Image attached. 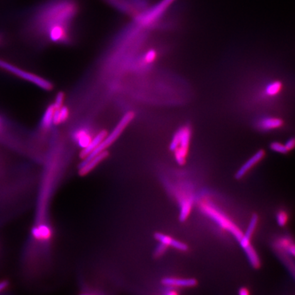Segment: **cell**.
Segmentation results:
<instances>
[{
	"instance_id": "obj_26",
	"label": "cell",
	"mask_w": 295,
	"mask_h": 295,
	"mask_svg": "<svg viewBox=\"0 0 295 295\" xmlns=\"http://www.w3.org/2000/svg\"><path fill=\"white\" fill-rule=\"evenodd\" d=\"M8 286V283L6 281H0V293L4 291Z\"/></svg>"
},
{
	"instance_id": "obj_16",
	"label": "cell",
	"mask_w": 295,
	"mask_h": 295,
	"mask_svg": "<svg viewBox=\"0 0 295 295\" xmlns=\"http://www.w3.org/2000/svg\"><path fill=\"white\" fill-rule=\"evenodd\" d=\"M55 107L54 104H49L48 107L45 109L41 122H40V127L43 130H49L53 125V115H54Z\"/></svg>"
},
{
	"instance_id": "obj_23",
	"label": "cell",
	"mask_w": 295,
	"mask_h": 295,
	"mask_svg": "<svg viewBox=\"0 0 295 295\" xmlns=\"http://www.w3.org/2000/svg\"><path fill=\"white\" fill-rule=\"evenodd\" d=\"M65 99V93L62 92H58V94H57L56 97H55L54 102H53L55 108H58V107H62V105H64Z\"/></svg>"
},
{
	"instance_id": "obj_13",
	"label": "cell",
	"mask_w": 295,
	"mask_h": 295,
	"mask_svg": "<svg viewBox=\"0 0 295 295\" xmlns=\"http://www.w3.org/2000/svg\"><path fill=\"white\" fill-rule=\"evenodd\" d=\"M193 202V198L191 195L184 194L183 197H179L180 220L181 222L186 220L187 217L190 215Z\"/></svg>"
},
{
	"instance_id": "obj_25",
	"label": "cell",
	"mask_w": 295,
	"mask_h": 295,
	"mask_svg": "<svg viewBox=\"0 0 295 295\" xmlns=\"http://www.w3.org/2000/svg\"><path fill=\"white\" fill-rule=\"evenodd\" d=\"M285 146L287 148L288 151H291V150L293 149L295 146V140L294 139H288L287 141H286V144H285Z\"/></svg>"
},
{
	"instance_id": "obj_11",
	"label": "cell",
	"mask_w": 295,
	"mask_h": 295,
	"mask_svg": "<svg viewBox=\"0 0 295 295\" xmlns=\"http://www.w3.org/2000/svg\"><path fill=\"white\" fill-rule=\"evenodd\" d=\"M162 284L167 286L176 288L193 287L196 285L194 279H183V278H166L162 279Z\"/></svg>"
},
{
	"instance_id": "obj_14",
	"label": "cell",
	"mask_w": 295,
	"mask_h": 295,
	"mask_svg": "<svg viewBox=\"0 0 295 295\" xmlns=\"http://www.w3.org/2000/svg\"><path fill=\"white\" fill-rule=\"evenodd\" d=\"M155 238L156 240L159 241V243L165 244V245L168 246H171L174 248L179 249L181 251H186L188 249V247L186 244L180 242V241L175 240L173 238L168 237L166 234L160 233H155Z\"/></svg>"
},
{
	"instance_id": "obj_6",
	"label": "cell",
	"mask_w": 295,
	"mask_h": 295,
	"mask_svg": "<svg viewBox=\"0 0 295 295\" xmlns=\"http://www.w3.org/2000/svg\"><path fill=\"white\" fill-rule=\"evenodd\" d=\"M116 11L124 15L136 17L142 13L145 7V0H104Z\"/></svg>"
},
{
	"instance_id": "obj_2",
	"label": "cell",
	"mask_w": 295,
	"mask_h": 295,
	"mask_svg": "<svg viewBox=\"0 0 295 295\" xmlns=\"http://www.w3.org/2000/svg\"><path fill=\"white\" fill-rule=\"evenodd\" d=\"M191 131L190 128L184 126L174 135L170 145V149L174 152L176 162L182 166L186 161L189 146L191 140Z\"/></svg>"
},
{
	"instance_id": "obj_8",
	"label": "cell",
	"mask_w": 295,
	"mask_h": 295,
	"mask_svg": "<svg viewBox=\"0 0 295 295\" xmlns=\"http://www.w3.org/2000/svg\"><path fill=\"white\" fill-rule=\"evenodd\" d=\"M108 152L106 150V151L101 152L99 154L95 155L90 159L84 161L81 164L80 169H79V173L80 176H86L87 174L90 173L99 163L105 159L108 156Z\"/></svg>"
},
{
	"instance_id": "obj_21",
	"label": "cell",
	"mask_w": 295,
	"mask_h": 295,
	"mask_svg": "<svg viewBox=\"0 0 295 295\" xmlns=\"http://www.w3.org/2000/svg\"><path fill=\"white\" fill-rule=\"evenodd\" d=\"M271 149L277 153H281V154H286L288 152L285 145L277 142V141L271 143Z\"/></svg>"
},
{
	"instance_id": "obj_22",
	"label": "cell",
	"mask_w": 295,
	"mask_h": 295,
	"mask_svg": "<svg viewBox=\"0 0 295 295\" xmlns=\"http://www.w3.org/2000/svg\"><path fill=\"white\" fill-rule=\"evenodd\" d=\"M288 215L286 212L279 211L277 215V222L279 226H284L287 223Z\"/></svg>"
},
{
	"instance_id": "obj_19",
	"label": "cell",
	"mask_w": 295,
	"mask_h": 295,
	"mask_svg": "<svg viewBox=\"0 0 295 295\" xmlns=\"http://www.w3.org/2000/svg\"><path fill=\"white\" fill-rule=\"evenodd\" d=\"M243 249L245 250L247 259H248L249 261L250 262L253 267H259L260 264V259L259 256H258L257 253L256 252L255 249L253 248L252 246L249 245Z\"/></svg>"
},
{
	"instance_id": "obj_3",
	"label": "cell",
	"mask_w": 295,
	"mask_h": 295,
	"mask_svg": "<svg viewBox=\"0 0 295 295\" xmlns=\"http://www.w3.org/2000/svg\"><path fill=\"white\" fill-rule=\"evenodd\" d=\"M135 116H136V114L132 111H129V112L125 113L122 117L121 118V119L120 120L119 122L117 123L114 129L111 131V133L107 134V136L104 138V139L101 143L100 145L94 151H92L87 158H84V161H87V160L90 159V158L93 157L95 155L99 154L101 152L106 151L107 148L112 146L119 139L120 136L122 134L126 128L129 125L130 123L132 122L133 119H134Z\"/></svg>"
},
{
	"instance_id": "obj_27",
	"label": "cell",
	"mask_w": 295,
	"mask_h": 295,
	"mask_svg": "<svg viewBox=\"0 0 295 295\" xmlns=\"http://www.w3.org/2000/svg\"><path fill=\"white\" fill-rule=\"evenodd\" d=\"M168 287H169L168 288V290H166V292H165V294L166 295H177V292L176 291H174V290L173 289L174 287H171V286H168Z\"/></svg>"
},
{
	"instance_id": "obj_24",
	"label": "cell",
	"mask_w": 295,
	"mask_h": 295,
	"mask_svg": "<svg viewBox=\"0 0 295 295\" xmlns=\"http://www.w3.org/2000/svg\"><path fill=\"white\" fill-rule=\"evenodd\" d=\"M167 248H168V246L160 243L155 249V256L157 258L161 257L166 252Z\"/></svg>"
},
{
	"instance_id": "obj_29",
	"label": "cell",
	"mask_w": 295,
	"mask_h": 295,
	"mask_svg": "<svg viewBox=\"0 0 295 295\" xmlns=\"http://www.w3.org/2000/svg\"><path fill=\"white\" fill-rule=\"evenodd\" d=\"M5 39H6V38H5L4 34L0 32V47L4 43Z\"/></svg>"
},
{
	"instance_id": "obj_10",
	"label": "cell",
	"mask_w": 295,
	"mask_h": 295,
	"mask_svg": "<svg viewBox=\"0 0 295 295\" xmlns=\"http://www.w3.org/2000/svg\"><path fill=\"white\" fill-rule=\"evenodd\" d=\"M107 134H108V132H107V130L103 129L98 131L97 134L95 135V136H94L88 146L87 148H84V149H82L80 155L81 157L83 158V159L87 158L92 151H94L100 145L101 143L104 139V138L107 136Z\"/></svg>"
},
{
	"instance_id": "obj_20",
	"label": "cell",
	"mask_w": 295,
	"mask_h": 295,
	"mask_svg": "<svg viewBox=\"0 0 295 295\" xmlns=\"http://www.w3.org/2000/svg\"><path fill=\"white\" fill-rule=\"evenodd\" d=\"M281 87L282 86L279 82H271L266 87V95L269 96V97H274V96L277 95L280 92Z\"/></svg>"
},
{
	"instance_id": "obj_18",
	"label": "cell",
	"mask_w": 295,
	"mask_h": 295,
	"mask_svg": "<svg viewBox=\"0 0 295 295\" xmlns=\"http://www.w3.org/2000/svg\"><path fill=\"white\" fill-rule=\"evenodd\" d=\"M33 234L37 239L47 240L51 237V230L46 226H40L33 229Z\"/></svg>"
},
{
	"instance_id": "obj_4",
	"label": "cell",
	"mask_w": 295,
	"mask_h": 295,
	"mask_svg": "<svg viewBox=\"0 0 295 295\" xmlns=\"http://www.w3.org/2000/svg\"><path fill=\"white\" fill-rule=\"evenodd\" d=\"M201 208L207 216L215 221L220 227L230 232L238 241L240 240L243 236L242 232L224 212L221 211L220 209L217 208L215 205L210 202L202 204Z\"/></svg>"
},
{
	"instance_id": "obj_17",
	"label": "cell",
	"mask_w": 295,
	"mask_h": 295,
	"mask_svg": "<svg viewBox=\"0 0 295 295\" xmlns=\"http://www.w3.org/2000/svg\"><path fill=\"white\" fill-rule=\"evenodd\" d=\"M69 116H70V110L67 106L62 105V107L55 108L53 124L56 126L63 124L68 121Z\"/></svg>"
},
{
	"instance_id": "obj_1",
	"label": "cell",
	"mask_w": 295,
	"mask_h": 295,
	"mask_svg": "<svg viewBox=\"0 0 295 295\" xmlns=\"http://www.w3.org/2000/svg\"><path fill=\"white\" fill-rule=\"evenodd\" d=\"M79 12V0H42L28 15L25 32L43 38L51 28L58 25H74Z\"/></svg>"
},
{
	"instance_id": "obj_9",
	"label": "cell",
	"mask_w": 295,
	"mask_h": 295,
	"mask_svg": "<svg viewBox=\"0 0 295 295\" xmlns=\"http://www.w3.org/2000/svg\"><path fill=\"white\" fill-rule=\"evenodd\" d=\"M264 151L263 150H260V151H258L255 155H253L252 157L249 158L247 162L244 163L243 166L241 167L240 169L238 170L237 173L235 174L236 178L241 179V178H243L251 168L255 166L256 163H259L264 157Z\"/></svg>"
},
{
	"instance_id": "obj_5",
	"label": "cell",
	"mask_w": 295,
	"mask_h": 295,
	"mask_svg": "<svg viewBox=\"0 0 295 295\" xmlns=\"http://www.w3.org/2000/svg\"><path fill=\"white\" fill-rule=\"evenodd\" d=\"M0 69L6 70V72H10L23 80L28 81L43 90L50 91L53 89V84L47 79L43 78L40 76L37 75L33 72L18 68L16 66L13 65V64L4 61L1 59H0Z\"/></svg>"
},
{
	"instance_id": "obj_28",
	"label": "cell",
	"mask_w": 295,
	"mask_h": 295,
	"mask_svg": "<svg viewBox=\"0 0 295 295\" xmlns=\"http://www.w3.org/2000/svg\"><path fill=\"white\" fill-rule=\"evenodd\" d=\"M239 294L240 295H248V290H247V288H241V289H239Z\"/></svg>"
},
{
	"instance_id": "obj_7",
	"label": "cell",
	"mask_w": 295,
	"mask_h": 295,
	"mask_svg": "<svg viewBox=\"0 0 295 295\" xmlns=\"http://www.w3.org/2000/svg\"><path fill=\"white\" fill-rule=\"evenodd\" d=\"M97 133L91 124L84 123L74 129L71 136L77 146L84 149L88 146Z\"/></svg>"
},
{
	"instance_id": "obj_15",
	"label": "cell",
	"mask_w": 295,
	"mask_h": 295,
	"mask_svg": "<svg viewBox=\"0 0 295 295\" xmlns=\"http://www.w3.org/2000/svg\"><path fill=\"white\" fill-rule=\"evenodd\" d=\"M283 122L278 118L265 117L260 120L257 123L258 127L263 131H270L281 127Z\"/></svg>"
},
{
	"instance_id": "obj_12",
	"label": "cell",
	"mask_w": 295,
	"mask_h": 295,
	"mask_svg": "<svg viewBox=\"0 0 295 295\" xmlns=\"http://www.w3.org/2000/svg\"><path fill=\"white\" fill-rule=\"evenodd\" d=\"M258 221H259L258 215L254 214L252 218H251L250 222H249L248 227L246 230L245 234H243L240 240H239L240 245L243 249H245L247 246L250 245V239L253 233H254V230H255L256 226H257Z\"/></svg>"
}]
</instances>
